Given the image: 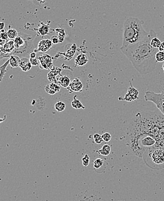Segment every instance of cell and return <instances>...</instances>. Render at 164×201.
Masks as SVG:
<instances>
[{"label": "cell", "instance_id": "cell-19", "mask_svg": "<svg viewBox=\"0 0 164 201\" xmlns=\"http://www.w3.org/2000/svg\"><path fill=\"white\" fill-rule=\"evenodd\" d=\"M49 29H50V28H49L48 26L45 25H42L39 28L37 31V34L41 36H45L48 33Z\"/></svg>", "mask_w": 164, "mask_h": 201}, {"label": "cell", "instance_id": "cell-5", "mask_svg": "<svg viewBox=\"0 0 164 201\" xmlns=\"http://www.w3.org/2000/svg\"><path fill=\"white\" fill-rule=\"evenodd\" d=\"M144 100L146 101H150L154 103L157 109L164 115V91L159 94L147 91L145 92Z\"/></svg>", "mask_w": 164, "mask_h": 201}, {"label": "cell", "instance_id": "cell-17", "mask_svg": "<svg viewBox=\"0 0 164 201\" xmlns=\"http://www.w3.org/2000/svg\"><path fill=\"white\" fill-rule=\"evenodd\" d=\"M72 106L75 108L76 109H85V107L83 106V105L82 104L80 101L76 99V96H75L73 97V100L72 101L71 103Z\"/></svg>", "mask_w": 164, "mask_h": 201}, {"label": "cell", "instance_id": "cell-38", "mask_svg": "<svg viewBox=\"0 0 164 201\" xmlns=\"http://www.w3.org/2000/svg\"><path fill=\"white\" fill-rule=\"evenodd\" d=\"M162 68H163V71H164V64H163V66H162Z\"/></svg>", "mask_w": 164, "mask_h": 201}, {"label": "cell", "instance_id": "cell-23", "mask_svg": "<svg viewBox=\"0 0 164 201\" xmlns=\"http://www.w3.org/2000/svg\"><path fill=\"white\" fill-rule=\"evenodd\" d=\"M161 44V42L160 40L158 38H157V37H153L150 41V45L152 46L153 48H157V49H158Z\"/></svg>", "mask_w": 164, "mask_h": 201}, {"label": "cell", "instance_id": "cell-35", "mask_svg": "<svg viewBox=\"0 0 164 201\" xmlns=\"http://www.w3.org/2000/svg\"><path fill=\"white\" fill-rule=\"evenodd\" d=\"M36 58V53L35 51L32 52L30 54V58Z\"/></svg>", "mask_w": 164, "mask_h": 201}, {"label": "cell", "instance_id": "cell-4", "mask_svg": "<svg viewBox=\"0 0 164 201\" xmlns=\"http://www.w3.org/2000/svg\"><path fill=\"white\" fill-rule=\"evenodd\" d=\"M15 50L12 55L22 58H30V54L35 51L33 45L34 37L23 32L18 33V36L14 40Z\"/></svg>", "mask_w": 164, "mask_h": 201}, {"label": "cell", "instance_id": "cell-15", "mask_svg": "<svg viewBox=\"0 0 164 201\" xmlns=\"http://www.w3.org/2000/svg\"><path fill=\"white\" fill-rule=\"evenodd\" d=\"M21 59V58L17 55H11L9 59L10 66L13 68L19 66Z\"/></svg>", "mask_w": 164, "mask_h": 201}, {"label": "cell", "instance_id": "cell-6", "mask_svg": "<svg viewBox=\"0 0 164 201\" xmlns=\"http://www.w3.org/2000/svg\"><path fill=\"white\" fill-rule=\"evenodd\" d=\"M149 155L154 163L157 165L164 163V148H150Z\"/></svg>", "mask_w": 164, "mask_h": 201}, {"label": "cell", "instance_id": "cell-36", "mask_svg": "<svg viewBox=\"0 0 164 201\" xmlns=\"http://www.w3.org/2000/svg\"><path fill=\"white\" fill-rule=\"evenodd\" d=\"M5 42H6V41H5V40L0 38V48L2 47L5 44Z\"/></svg>", "mask_w": 164, "mask_h": 201}, {"label": "cell", "instance_id": "cell-22", "mask_svg": "<svg viewBox=\"0 0 164 201\" xmlns=\"http://www.w3.org/2000/svg\"><path fill=\"white\" fill-rule=\"evenodd\" d=\"M66 105L62 101H58L55 104V109L57 112H62L65 109Z\"/></svg>", "mask_w": 164, "mask_h": 201}, {"label": "cell", "instance_id": "cell-3", "mask_svg": "<svg viewBox=\"0 0 164 201\" xmlns=\"http://www.w3.org/2000/svg\"><path fill=\"white\" fill-rule=\"evenodd\" d=\"M144 22L137 18L129 17L123 24V41L121 48H126L144 40L149 33L144 30Z\"/></svg>", "mask_w": 164, "mask_h": 201}, {"label": "cell", "instance_id": "cell-37", "mask_svg": "<svg viewBox=\"0 0 164 201\" xmlns=\"http://www.w3.org/2000/svg\"><path fill=\"white\" fill-rule=\"evenodd\" d=\"M4 27H5V23L0 22V31L4 30Z\"/></svg>", "mask_w": 164, "mask_h": 201}, {"label": "cell", "instance_id": "cell-33", "mask_svg": "<svg viewBox=\"0 0 164 201\" xmlns=\"http://www.w3.org/2000/svg\"><path fill=\"white\" fill-rule=\"evenodd\" d=\"M44 1H45V0H33V2L35 4L38 5H40V4L44 3Z\"/></svg>", "mask_w": 164, "mask_h": 201}, {"label": "cell", "instance_id": "cell-21", "mask_svg": "<svg viewBox=\"0 0 164 201\" xmlns=\"http://www.w3.org/2000/svg\"><path fill=\"white\" fill-rule=\"evenodd\" d=\"M7 34L9 39L14 40L16 37L18 36V32L17 30L14 29H10L7 31Z\"/></svg>", "mask_w": 164, "mask_h": 201}, {"label": "cell", "instance_id": "cell-11", "mask_svg": "<svg viewBox=\"0 0 164 201\" xmlns=\"http://www.w3.org/2000/svg\"><path fill=\"white\" fill-rule=\"evenodd\" d=\"M69 90L73 92H80L83 89V86L78 78H75L69 85Z\"/></svg>", "mask_w": 164, "mask_h": 201}, {"label": "cell", "instance_id": "cell-18", "mask_svg": "<svg viewBox=\"0 0 164 201\" xmlns=\"http://www.w3.org/2000/svg\"><path fill=\"white\" fill-rule=\"evenodd\" d=\"M98 152L101 155L103 156H108L111 152V147L108 144H105L103 146V147L98 151Z\"/></svg>", "mask_w": 164, "mask_h": 201}, {"label": "cell", "instance_id": "cell-30", "mask_svg": "<svg viewBox=\"0 0 164 201\" xmlns=\"http://www.w3.org/2000/svg\"><path fill=\"white\" fill-rule=\"evenodd\" d=\"M30 62L32 66H38L40 65L39 60L38 59L36 58H29Z\"/></svg>", "mask_w": 164, "mask_h": 201}, {"label": "cell", "instance_id": "cell-12", "mask_svg": "<svg viewBox=\"0 0 164 201\" xmlns=\"http://www.w3.org/2000/svg\"><path fill=\"white\" fill-rule=\"evenodd\" d=\"M45 91L47 92L48 94H50L51 95H54L57 92H58L60 91V87L58 86L57 84L54 83H51L47 85L45 88Z\"/></svg>", "mask_w": 164, "mask_h": 201}, {"label": "cell", "instance_id": "cell-39", "mask_svg": "<svg viewBox=\"0 0 164 201\" xmlns=\"http://www.w3.org/2000/svg\"><path fill=\"white\" fill-rule=\"evenodd\" d=\"M28 1H33V0H28Z\"/></svg>", "mask_w": 164, "mask_h": 201}, {"label": "cell", "instance_id": "cell-13", "mask_svg": "<svg viewBox=\"0 0 164 201\" xmlns=\"http://www.w3.org/2000/svg\"><path fill=\"white\" fill-rule=\"evenodd\" d=\"M19 67L22 69L23 72H27L30 70L32 67V65L30 62V59L28 58H22L21 59Z\"/></svg>", "mask_w": 164, "mask_h": 201}, {"label": "cell", "instance_id": "cell-27", "mask_svg": "<svg viewBox=\"0 0 164 201\" xmlns=\"http://www.w3.org/2000/svg\"><path fill=\"white\" fill-rule=\"evenodd\" d=\"M82 161V163L84 166H88L90 163V157L89 156V155L86 154L81 159Z\"/></svg>", "mask_w": 164, "mask_h": 201}, {"label": "cell", "instance_id": "cell-1", "mask_svg": "<svg viewBox=\"0 0 164 201\" xmlns=\"http://www.w3.org/2000/svg\"><path fill=\"white\" fill-rule=\"evenodd\" d=\"M128 133L133 153L142 158L147 148H164V115L157 109L138 112Z\"/></svg>", "mask_w": 164, "mask_h": 201}, {"label": "cell", "instance_id": "cell-25", "mask_svg": "<svg viewBox=\"0 0 164 201\" xmlns=\"http://www.w3.org/2000/svg\"><path fill=\"white\" fill-rule=\"evenodd\" d=\"M103 163H104V161L102 159L97 158L94 162V167L96 169L100 168L103 165Z\"/></svg>", "mask_w": 164, "mask_h": 201}, {"label": "cell", "instance_id": "cell-16", "mask_svg": "<svg viewBox=\"0 0 164 201\" xmlns=\"http://www.w3.org/2000/svg\"><path fill=\"white\" fill-rule=\"evenodd\" d=\"M59 84L62 86L63 87L67 88L68 86H69L71 84V80L70 78L67 76H61L60 78L59 79Z\"/></svg>", "mask_w": 164, "mask_h": 201}, {"label": "cell", "instance_id": "cell-2", "mask_svg": "<svg viewBox=\"0 0 164 201\" xmlns=\"http://www.w3.org/2000/svg\"><path fill=\"white\" fill-rule=\"evenodd\" d=\"M154 37H157L156 32L150 30L149 34L140 42L126 48H121L122 53L141 74H149L155 69L157 63L155 54L158 49L150 45V41Z\"/></svg>", "mask_w": 164, "mask_h": 201}, {"label": "cell", "instance_id": "cell-20", "mask_svg": "<svg viewBox=\"0 0 164 201\" xmlns=\"http://www.w3.org/2000/svg\"><path fill=\"white\" fill-rule=\"evenodd\" d=\"M8 64H9V59L1 67H0V83L1 82L5 74V73L7 72L6 68L7 67V66L8 65Z\"/></svg>", "mask_w": 164, "mask_h": 201}, {"label": "cell", "instance_id": "cell-28", "mask_svg": "<svg viewBox=\"0 0 164 201\" xmlns=\"http://www.w3.org/2000/svg\"><path fill=\"white\" fill-rule=\"evenodd\" d=\"M102 138H103V141H105V142H109L110 141V140H111V135L110 134V133H104L102 135Z\"/></svg>", "mask_w": 164, "mask_h": 201}, {"label": "cell", "instance_id": "cell-32", "mask_svg": "<svg viewBox=\"0 0 164 201\" xmlns=\"http://www.w3.org/2000/svg\"><path fill=\"white\" fill-rule=\"evenodd\" d=\"M5 58H9V56L6 55L5 54H4V52H3L1 50V48H0V60H1Z\"/></svg>", "mask_w": 164, "mask_h": 201}, {"label": "cell", "instance_id": "cell-7", "mask_svg": "<svg viewBox=\"0 0 164 201\" xmlns=\"http://www.w3.org/2000/svg\"><path fill=\"white\" fill-rule=\"evenodd\" d=\"M130 86L129 87L127 90V93L125 94V97L123 98L120 97L119 98V100L120 101H126L127 102H132L133 101H135L136 100H139V91L133 87L132 83L130 82Z\"/></svg>", "mask_w": 164, "mask_h": 201}, {"label": "cell", "instance_id": "cell-31", "mask_svg": "<svg viewBox=\"0 0 164 201\" xmlns=\"http://www.w3.org/2000/svg\"><path fill=\"white\" fill-rule=\"evenodd\" d=\"M51 40L52 41V43L54 44H58L59 42V38H58V37L57 36H53L51 37Z\"/></svg>", "mask_w": 164, "mask_h": 201}, {"label": "cell", "instance_id": "cell-24", "mask_svg": "<svg viewBox=\"0 0 164 201\" xmlns=\"http://www.w3.org/2000/svg\"><path fill=\"white\" fill-rule=\"evenodd\" d=\"M155 59L157 62H164V52L158 51L155 54Z\"/></svg>", "mask_w": 164, "mask_h": 201}, {"label": "cell", "instance_id": "cell-26", "mask_svg": "<svg viewBox=\"0 0 164 201\" xmlns=\"http://www.w3.org/2000/svg\"><path fill=\"white\" fill-rule=\"evenodd\" d=\"M93 138H94V142L97 144H100L103 142L102 137L99 134H97V133L94 134V135L93 136Z\"/></svg>", "mask_w": 164, "mask_h": 201}, {"label": "cell", "instance_id": "cell-14", "mask_svg": "<svg viewBox=\"0 0 164 201\" xmlns=\"http://www.w3.org/2000/svg\"><path fill=\"white\" fill-rule=\"evenodd\" d=\"M89 61L87 56L84 54H80L78 55L75 60V64L78 66H84Z\"/></svg>", "mask_w": 164, "mask_h": 201}, {"label": "cell", "instance_id": "cell-10", "mask_svg": "<svg viewBox=\"0 0 164 201\" xmlns=\"http://www.w3.org/2000/svg\"><path fill=\"white\" fill-rule=\"evenodd\" d=\"M1 50L3 52H4V54H5L6 55H7L10 57L12 52L15 50V45H14L13 40L11 39H8V40H7L5 44L2 47H1Z\"/></svg>", "mask_w": 164, "mask_h": 201}, {"label": "cell", "instance_id": "cell-8", "mask_svg": "<svg viewBox=\"0 0 164 201\" xmlns=\"http://www.w3.org/2000/svg\"><path fill=\"white\" fill-rule=\"evenodd\" d=\"M41 69H51L53 64L51 57L48 54H44L38 58Z\"/></svg>", "mask_w": 164, "mask_h": 201}, {"label": "cell", "instance_id": "cell-9", "mask_svg": "<svg viewBox=\"0 0 164 201\" xmlns=\"http://www.w3.org/2000/svg\"><path fill=\"white\" fill-rule=\"evenodd\" d=\"M53 43L51 40L45 39L40 41L38 44L37 51L45 52L50 50L52 47Z\"/></svg>", "mask_w": 164, "mask_h": 201}, {"label": "cell", "instance_id": "cell-34", "mask_svg": "<svg viewBox=\"0 0 164 201\" xmlns=\"http://www.w3.org/2000/svg\"><path fill=\"white\" fill-rule=\"evenodd\" d=\"M159 51H164V42H161L160 46H159V47L158 48V49Z\"/></svg>", "mask_w": 164, "mask_h": 201}, {"label": "cell", "instance_id": "cell-29", "mask_svg": "<svg viewBox=\"0 0 164 201\" xmlns=\"http://www.w3.org/2000/svg\"><path fill=\"white\" fill-rule=\"evenodd\" d=\"M0 38L4 40L5 41H7L9 39L8 34H7V32H6L4 29L0 31Z\"/></svg>", "mask_w": 164, "mask_h": 201}]
</instances>
